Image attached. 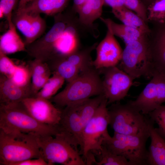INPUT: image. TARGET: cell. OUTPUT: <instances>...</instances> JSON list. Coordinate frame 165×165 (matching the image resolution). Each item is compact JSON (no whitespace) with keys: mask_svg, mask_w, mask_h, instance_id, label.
Masks as SVG:
<instances>
[{"mask_svg":"<svg viewBox=\"0 0 165 165\" xmlns=\"http://www.w3.org/2000/svg\"><path fill=\"white\" fill-rule=\"evenodd\" d=\"M8 25V30L0 36V51L6 55L27 51L25 42L17 33L13 22Z\"/></svg>","mask_w":165,"mask_h":165,"instance_id":"obj_20","label":"cell"},{"mask_svg":"<svg viewBox=\"0 0 165 165\" xmlns=\"http://www.w3.org/2000/svg\"><path fill=\"white\" fill-rule=\"evenodd\" d=\"M86 0H73V11L74 13H78L79 10L85 3Z\"/></svg>","mask_w":165,"mask_h":165,"instance_id":"obj_38","label":"cell"},{"mask_svg":"<svg viewBox=\"0 0 165 165\" xmlns=\"http://www.w3.org/2000/svg\"><path fill=\"white\" fill-rule=\"evenodd\" d=\"M147 120L151 139L147 165H165V140L156 130L154 123L149 118Z\"/></svg>","mask_w":165,"mask_h":165,"instance_id":"obj_17","label":"cell"},{"mask_svg":"<svg viewBox=\"0 0 165 165\" xmlns=\"http://www.w3.org/2000/svg\"><path fill=\"white\" fill-rule=\"evenodd\" d=\"M34 97L31 87H22L14 84L5 75L0 74V105L19 103L24 99Z\"/></svg>","mask_w":165,"mask_h":165,"instance_id":"obj_16","label":"cell"},{"mask_svg":"<svg viewBox=\"0 0 165 165\" xmlns=\"http://www.w3.org/2000/svg\"><path fill=\"white\" fill-rule=\"evenodd\" d=\"M41 157L35 134L0 130V165H15L26 160Z\"/></svg>","mask_w":165,"mask_h":165,"instance_id":"obj_2","label":"cell"},{"mask_svg":"<svg viewBox=\"0 0 165 165\" xmlns=\"http://www.w3.org/2000/svg\"><path fill=\"white\" fill-rule=\"evenodd\" d=\"M120 61L122 69L134 80L152 76L151 46L144 35L126 45Z\"/></svg>","mask_w":165,"mask_h":165,"instance_id":"obj_7","label":"cell"},{"mask_svg":"<svg viewBox=\"0 0 165 165\" xmlns=\"http://www.w3.org/2000/svg\"><path fill=\"white\" fill-rule=\"evenodd\" d=\"M16 65L5 54L0 51V71L9 78L14 72Z\"/></svg>","mask_w":165,"mask_h":165,"instance_id":"obj_34","label":"cell"},{"mask_svg":"<svg viewBox=\"0 0 165 165\" xmlns=\"http://www.w3.org/2000/svg\"><path fill=\"white\" fill-rule=\"evenodd\" d=\"M17 0H0V18L5 17L8 24L13 22L12 12Z\"/></svg>","mask_w":165,"mask_h":165,"instance_id":"obj_33","label":"cell"},{"mask_svg":"<svg viewBox=\"0 0 165 165\" xmlns=\"http://www.w3.org/2000/svg\"><path fill=\"white\" fill-rule=\"evenodd\" d=\"M112 12L123 24L137 28L145 34L149 32V29L145 22L125 6L119 9H112Z\"/></svg>","mask_w":165,"mask_h":165,"instance_id":"obj_23","label":"cell"},{"mask_svg":"<svg viewBox=\"0 0 165 165\" xmlns=\"http://www.w3.org/2000/svg\"><path fill=\"white\" fill-rule=\"evenodd\" d=\"M159 36L165 40V28L160 31Z\"/></svg>","mask_w":165,"mask_h":165,"instance_id":"obj_40","label":"cell"},{"mask_svg":"<svg viewBox=\"0 0 165 165\" xmlns=\"http://www.w3.org/2000/svg\"><path fill=\"white\" fill-rule=\"evenodd\" d=\"M52 75L35 97L50 100L62 87L64 79L56 72Z\"/></svg>","mask_w":165,"mask_h":165,"instance_id":"obj_27","label":"cell"},{"mask_svg":"<svg viewBox=\"0 0 165 165\" xmlns=\"http://www.w3.org/2000/svg\"><path fill=\"white\" fill-rule=\"evenodd\" d=\"M124 6L133 11L145 22L148 20L146 9L140 0H123Z\"/></svg>","mask_w":165,"mask_h":165,"instance_id":"obj_32","label":"cell"},{"mask_svg":"<svg viewBox=\"0 0 165 165\" xmlns=\"http://www.w3.org/2000/svg\"><path fill=\"white\" fill-rule=\"evenodd\" d=\"M106 26V34L96 48V56L93 64L97 70L116 66L122 57L123 50L110 27Z\"/></svg>","mask_w":165,"mask_h":165,"instance_id":"obj_14","label":"cell"},{"mask_svg":"<svg viewBox=\"0 0 165 165\" xmlns=\"http://www.w3.org/2000/svg\"><path fill=\"white\" fill-rule=\"evenodd\" d=\"M21 102L28 112L40 123L51 126L59 124L62 109L53 105L50 100L34 97Z\"/></svg>","mask_w":165,"mask_h":165,"instance_id":"obj_12","label":"cell"},{"mask_svg":"<svg viewBox=\"0 0 165 165\" xmlns=\"http://www.w3.org/2000/svg\"><path fill=\"white\" fill-rule=\"evenodd\" d=\"M108 110L109 125L114 132L124 135L135 134L148 126L144 115L128 103H112Z\"/></svg>","mask_w":165,"mask_h":165,"instance_id":"obj_9","label":"cell"},{"mask_svg":"<svg viewBox=\"0 0 165 165\" xmlns=\"http://www.w3.org/2000/svg\"><path fill=\"white\" fill-rule=\"evenodd\" d=\"M9 79L15 84L22 87H31V75L27 66L16 65Z\"/></svg>","mask_w":165,"mask_h":165,"instance_id":"obj_29","label":"cell"},{"mask_svg":"<svg viewBox=\"0 0 165 165\" xmlns=\"http://www.w3.org/2000/svg\"><path fill=\"white\" fill-rule=\"evenodd\" d=\"M147 10L148 20L161 23H165V0H154Z\"/></svg>","mask_w":165,"mask_h":165,"instance_id":"obj_30","label":"cell"},{"mask_svg":"<svg viewBox=\"0 0 165 165\" xmlns=\"http://www.w3.org/2000/svg\"><path fill=\"white\" fill-rule=\"evenodd\" d=\"M105 98L104 95L102 94L74 105L75 107L84 127L94 115L101 102Z\"/></svg>","mask_w":165,"mask_h":165,"instance_id":"obj_24","label":"cell"},{"mask_svg":"<svg viewBox=\"0 0 165 165\" xmlns=\"http://www.w3.org/2000/svg\"><path fill=\"white\" fill-rule=\"evenodd\" d=\"M52 72H56L69 82L75 79L80 72L79 69L65 57L47 63Z\"/></svg>","mask_w":165,"mask_h":165,"instance_id":"obj_22","label":"cell"},{"mask_svg":"<svg viewBox=\"0 0 165 165\" xmlns=\"http://www.w3.org/2000/svg\"><path fill=\"white\" fill-rule=\"evenodd\" d=\"M42 157L48 165H84L77 148L59 135H35Z\"/></svg>","mask_w":165,"mask_h":165,"instance_id":"obj_6","label":"cell"},{"mask_svg":"<svg viewBox=\"0 0 165 165\" xmlns=\"http://www.w3.org/2000/svg\"><path fill=\"white\" fill-rule=\"evenodd\" d=\"M68 0H33L25 7L16 12L32 14L43 13L54 16L64 9Z\"/></svg>","mask_w":165,"mask_h":165,"instance_id":"obj_18","label":"cell"},{"mask_svg":"<svg viewBox=\"0 0 165 165\" xmlns=\"http://www.w3.org/2000/svg\"><path fill=\"white\" fill-rule=\"evenodd\" d=\"M27 66L31 75V90L35 97L51 77L52 72L46 63L38 59L34 58L28 61Z\"/></svg>","mask_w":165,"mask_h":165,"instance_id":"obj_19","label":"cell"},{"mask_svg":"<svg viewBox=\"0 0 165 165\" xmlns=\"http://www.w3.org/2000/svg\"><path fill=\"white\" fill-rule=\"evenodd\" d=\"M147 0V1H150V0H152V2L153 1H154V0Z\"/></svg>","mask_w":165,"mask_h":165,"instance_id":"obj_41","label":"cell"},{"mask_svg":"<svg viewBox=\"0 0 165 165\" xmlns=\"http://www.w3.org/2000/svg\"><path fill=\"white\" fill-rule=\"evenodd\" d=\"M149 119L158 127L155 128L157 133L165 140V105H162L148 114Z\"/></svg>","mask_w":165,"mask_h":165,"instance_id":"obj_31","label":"cell"},{"mask_svg":"<svg viewBox=\"0 0 165 165\" xmlns=\"http://www.w3.org/2000/svg\"><path fill=\"white\" fill-rule=\"evenodd\" d=\"M99 158L95 164L97 165H132L125 158L113 153L105 146L96 154Z\"/></svg>","mask_w":165,"mask_h":165,"instance_id":"obj_28","label":"cell"},{"mask_svg":"<svg viewBox=\"0 0 165 165\" xmlns=\"http://www.w3.org/2000/svg\"><path fill=\"white\" fill-rule=\"evenodd\" d=\"M0 130L53 136L59 132L57 125H48L36 120L28 112L21 102L0 105Z\"/></svg>","mask_w":165,"mask_h":165,"instance_id":"obj_4","label":"cell"},{"mask_svg":"<svg viewBox=\"0 0 165 165\" xmlns=\"http://www.w3.org/2000/svg\"><path fill=\"white\" fill-rule=\"evenodd\" d=\"M149 136L148 126L135 134L114 132L112 137L104 140L102 145L113 153L123 156L132 165H146L148 153L146 144Z\"/></svg>","mask_w":165,"mask_h":165,"instance_id":"obj_5","label":"cell"},{"mask_svg":"<svg viewBox=\"0 0 165 165\" xmlns=\"http://www.w3.org/2000/svg\"><path fill=\"white\" fill-rule=\"evenodd\" d=\"M99 70L103 75V94L108 105L124 99L132 85L134 79L116 66Z\"/></svg>","mask_w":165,"mask_h":165,"instance_id":"obj_10","label":"cell"},{"mask_svg":"<svg viewBox=\"0 0 165 165\" xmlns=\"http://www.w3.org/2000/svg\"><path fill=\"white\" fill-rule=\"evenodd\" d=\"M104 4L112 8V9H119L124 6L123 0H103Z\"/></svg>","mask_w":165,"mask_h":165,"instance_id":"obj_37","label":"cell"},{"mask_svg":"<svg viewBox=\"0 0 165 165\" xmlns=\"http://www.w3.org/2000/svg\"><path fill=\"white\" fill-rule=\"evenodd\" d=\"M12 20L24 36L26 46L40 38L46 29L45 21L40 14L16 11Z\"/></svg>","mask_w":165,"mask_h":165,"instance_id":"obj_15","label":"cell"},{"mask_svg":"<svg viewBox=\"0 0 165 165\" xmlns=\"http://www.w3.org/2000/svg\"><path fill=\"white\" fill-rule=\"evenodd\" d=\"M151 50L153 74L156 72L165 76V40L159 36Z\"/></svg>","mask_w":165,"mask_h":165,"instance_id":"obj_26","label":"cell"},{"mask_svg":"<svg viewBox=\"0 0 165 165\" xmlns=\"http://www.w3.org/2000/svg\"><path fill=\"white\" fill-rule=\"evenodd\" d=\"M151 78L136 99L127 102L144 115L165 102V76L154 72Z\"/></svg>","mask_w":165,"mask_h":165,"instance_id":"obj_11","label":"cell"},{"mask_svg":"<svg viewBox=\"0 0 165 165\" xmlns=\"http://www.w3.org/2000/svg\"><path fill=\"white\" fill-rule=\"evenodd\" d=\"M33 0H20L17 9L16 10H19L25 7L28 4Z\"/></svg>","mask_w":165,"mask_h":165,"instance_id":"obj_39","label":"cell"},{"mask_svg":"<svg viewBox=\"0 0 165 165\" xmlns=\"http://www.w3.org/2000/svg\"><path fill=\"white\" fill-rule=\"evenodd\" d=\"M94 67L80 72L65 88L51 99L61 108L75 105L94 96L104 94L102 80Z\"/></svg>","mask_w":165,"mask_h":165,"instance_id":"obj_3","label":"cell"},{"mask_svg":"<svg viewBox=\"0 0 165 165\" xmlns=\"http://www.w3.org/2000/svg\"><path fill=\"white\" fill-rule=\"evenodd\" d=\"M91 11L93 18L95 21L101 17L102 8L104 5L103 0H86Z\"/></svg>","mask_w":165,"mask_h":165,"instance_id":"obj_35","label":"cell"},{"mask_svg":"<svg viewBox=\"0 0 165 165\" xmlns=\"http://www.w3.org/2000/svg\"><path fill=\"white\" fill-rule=\"evenodd\" d=\"M58 127V135L76 148L78 146L81 148L84 126L75 105H68L62 109Z\"/></svg>","mask_w":165,"mask_h":165,"instance_id":"obj_13","label":"cell"},{"mask_svg":"<svg viewBox=\"0 0 165 165\" xmlns=\"http://www.w3.org/2000/svg\"><path fill=\"white\" fill-rule=\"evenodd\" d=\"M108 105L105 98L94 115L84 127L80 152L85 159L90 152L96 154L98 152L104 139L110 136L108 131L109 125Z\"/></svg>","mask_w":165,"mask_h":165,"instance_id":"obj_8","label":"cell"},{"mask_svg":"<svg viewBox=\"0 0 165 165\" xmlns=\"http://www.w3.org/2000/svg\"><path fill=\"white\" fill-rule=\"evenodd\" d=\"M72 16L70 13H62L54 16L51 28L31 44L35 58L47 63L76 50L72 38Z\"/></svg>","mask_w":165,"mask_h":165,"instance_id":"obj_1","label":"cell"},{"mask_svg":"<svg viewBox=\"0 0 165 165\" xmlns=\"http://www.w3.org/2000/svg\"><path fill=\"white\" fill-rule=\"evenodd\" d=\"M100 18L106 26L110 27L114 35L123 41L125 45L139 39L145 34L137 28L123 24L116 23L110 19H105L101 17Z\"/></svg>","mask_w":165,"mask_h":165,"instance_id":"obj_21","label":"cell"},{"mask_svg":"<svg viewBox=\"0 0 165 165\" xmlns=\"http://www.w3.org/2000/svg\"><path fill=\"white\" fill-rule=\"evenodd\" d=\"M97 44L96 43L84 49L76 50L64 57L76 66L80 72H83L94 67L91 53Z\"/></svg>","mask_w":165,"mask_h":165,"instance_id":"obj_25","label":"cell"},{"mask_svg":"<svg viewBox=\"0 0 165 165\" xmlns=\"http://www.w3.org/2000/svg\"><path fill=\"white\" fill-rule=\"evenodd\" d=\"M15 165H48L42 157L26 160L17 163Z\"/></svg>","mask_w":165,"mask_h":165,"instance_id":"obj_36","label":"cell"}]
</instances>
